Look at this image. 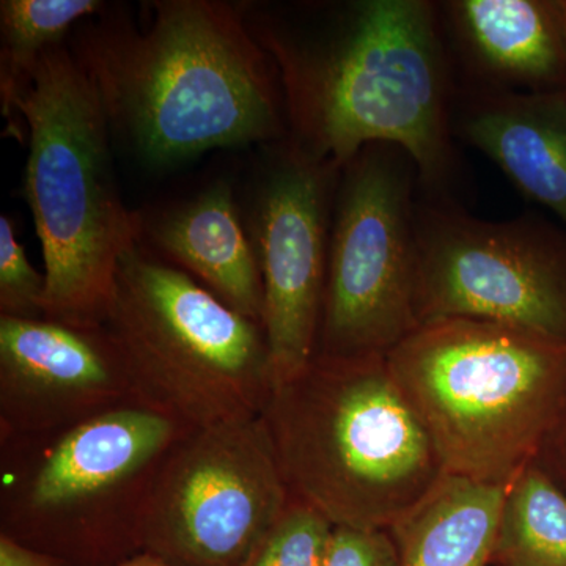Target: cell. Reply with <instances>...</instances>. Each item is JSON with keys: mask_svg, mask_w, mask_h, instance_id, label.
<instances>
[{"mask_svg": "<svg viewBox=\"0 0 566 566\" xmlns=\"http://www.w3.org/2000/svg\"><path fill=\"white\" fill-rule=\"evenodd\" d=\"M457 88L566 92L560 0L438 2Z\"/></svg>", "mask_w": 566, "mask_h": 566, "instance_id": "cell-13", "label": "cell"}, {"mask_svg": "<svg viewBox=\"0 0 566 566\" xmlns=\"http://www.w3.org/2000/svg\"><path fill=\"white\" fill-rule=\"evenodd\" d=\"M340 172L279 142L253 202L251 240L274 387L303 374L316 354Z\"/></svg>", "mask_w": 566, "mask_h": 566, "instance_id": "cell-11", "label": "cell"}, {"mask_svg": "<svg viewBox=\"0 0 566 566\" xmlns=\"http://www.w3.org/2000/svg\"><path fill=\"white\" fill-rule=\"evenodd\" d=\"M506 486L446 475L389 528L398 566H488Z\"/></svg>", "mask_w": 566, "mask_h": 566, "instance_id": "cell-16", "label": "cell"}, {"mask_svg": "<svg viewBox=\"0 0 566 566\" xmlns=\"http://www.w3.org/2000/svg\"><path fill=\"white\" fill-rule=\"evenodd\" d=\"M134 403L103 326L0 315V441L61 433Z\"/></svg>", "mask_w": 566, "mask_h": 566, "instance_id": "cell-12", "label": "cell"}, {"mask_svg": "<svg viewBox=\"0 0 566 566\" xmlns=\"http://www.w3.org/2000/svg\"><path fill=\"white\" fill-rule=\"evenodd\" d=\"M248 24L277 69L293 147L344 169L368 145H395L423 197L458 202L457 80L438 2H305Z\"/></svg>", "mask_w": 566, "mask_h": 566, "instance_id": "cell-1", "label": "cell"}, {"mask_svg": "<svg viewBox=\"0 0 566 566\" xmlns=\"http://www.w3.org/2000/svg\"><path fill=\"white\" fill-rule=\"evenodd\" d=\"M562 7V18H564V31H565V41H566V0H560Z\"/></svg>", "mask_w": 566, "mask_h": 566, "instance_id": "cell-25", "label": "cell"}, {"mask_svg": "<svg viewBox=\"0 0 566 566\" xmlns=\"http://www.w3.org/2000/svg\"><path fill=\"white\" fill-rule=\"evenodd\" d=\"M324 566H398V549L386 528L335 527Z\"/></svg>", "mask_w": 566, "mask_h": 566, "instance_id": "cell-21", "label": "cell"}, {"mask_svg": "<svg viewBox=\"0 0 566 566\" xmlns=\"http://www.w3.org/2000/svg\"><path fill=\"white\" fill-rule=\"evenodd\" d=\"M420 324L472 318L566 342V229L535 212L474 218L455 200L416 205Z\"/></svg>", "mask_w": 566, "mask_h": 566, "instance_id": "cell-10", "label": "cell"}, {"mask_svg": "<svg viewBox=\"0 0 566 566\" xmlns=\"http://www.w3.org/2000/svg\"><path fill=\"white\" fill-rule=\"evenodd\" d=\"M0 566H62L55 558L0 534Z\"/></svg>", "mask_w": 566, "mask_h": 566, "instance_id": "cell-23", "label": "cell"}, {"mask_svg": "<svg viewBox=\"0 0 566 566\" xmlns=\"http://www.w3.org/2000/svg\"><path fill=\"white\" fill-rule=\"evenodd\" d=\"M453 133L566 229V92L457 88Z\"/></svg>", "mask_w": 566, "mask_h": 566, "instance_id": "cell-14", "label": "cell"}, {"mask_svg": "<svg viewBox=\"0 0 566 566\" xmlns=\"http://www.w3.org/2000/svg\"><path fill=\"white\" fill-rule=\"evenodd\" d=\"M153 244L241 315L262 324L263 282L251 234L245 233L232 186L218 181L164 212L150 227Z\"/></svg>", "mask_w": 566, "mask_h": 566, "instance_id": "cell-15", "label": "cell"}, {"mask_svg": "<svg viewBox=\"0 0 566 566\" xmlns=\"http://www.w3.org/2000/svg\"><path fill=\"white\" fill-rule=\"evenodd\" d=\"M186 431L128 403L61 433L0 441V534L62 566H111L137 556L142 506Z\"/></svg>", "mask_w": 566, "mask_h": 566, "instance_id": "cell-6", "label": "cell"}, {"mask_svg": "<svg viewBox=\"0 0 566 566\" xmlns=\"http://www.w3.org/2000/svg\"><path fill=\"white\" fill-rule=\"evenodd\" d=\"M103 327L134 403L186 430L262 416L273 394L262 324L140 244L118 263Z\"/></svg>", "mask_w": 566, "mask_h": 566, "instance_id": "cell-7", "label": "cell"}, {"mask_svg": "<svg viewBox=\"0 0 566 566\" xmlns=\"http://www.w3.org/2000/svg\"><path fill=\"white\" fill-rule=\"evenodd\" d=\"M493 562L566 566V491L536 461L506 486Z\"/></svg>", "mask_w": 566, "mask_h": 566, "instance_id": "cell-17", "label": "cell"}, {"mask_svg": "<svg viewBox=\"0 0 566 566\" xmlns=\"http://www.w3.org/2000/svg\"><path fill=\"white\" fill-rule=\"evenodd\" d=\"M292 494L263 416L186 431L142 506V553L174 566H243Z\"/></svg>", "mask_w": 566, "mask_h": 566, "instance_id": "cell-9", "label": "cell"}, {"mask_svg": "<svg viewBox=\"0 0 566 566\" xmlns=\"http://www.w3.org/2000/svg\"><path fill=\"white\" fill-rule=\"evenodd\" d=\"M98 0H2L0 2V96L3 115L44 52L61 46L82 18L102 10Z\"/></svg>", "mask_w": 566, "mask_h": 566, "instance_id": "cell-18", "label": "cell"}, {"mask_svg": "<svg viewBox=\"0 0 566 566\" xmlns=\"http://www.w3.org/2000/svg\"><path fill=\"white\" fill-rule=\"evenodd\" d=\"M419 170L400 147H365L340 172L315 356L389 354L416 308Z\"/></svg>", "mask_w": 566, "mask_h": 566, "instance_id": "cell-8", "label": "cell"}, {"mask_svg": "<svg viewBox=\"0 0 566 566\" xmlns=\"http://www.w3.org/2000/svg\"><path fill=\"white\" fill-rule=\"evenodd\" d=\"M535 461L566 491V401Z\"/></svg>", "mask_w": 566, "mask_h": 566, "instance_id": "cell-22", "label": "cell"}, {"mask_svg": "<svg viewBox=\"0 0 566 566\" xmlns=\"http://www.w3.org/2000/svg\"><path fill=\"white\" fill-rule=\"evenodd\" d=\"M111 566H174L161 560V558L151 556V554L140 553L137 556L128 558V560L120 562L117 565Z\"/></svg>", "mask_w": 566, "mask_h": 566, "instance_id": "cell-24", "label": "cell"}, {"mask_svg": "<svg viewBox=\"0 0 566 566\" xmlns=\"http://www.w3.org/2000/svg\"><path fill=\"white\" fill-rule=\"evenodd\" d=\"M29 128L24 193L44 259V316L103 326L118 263L144 221L123 203L98 85L65 48L44 52L11 103Z\"/></svg>", "mask_w": 566, "mask_h": 566, "instance_id": "cell-4", "label": "cell"}, {"mask_svg": "<svg viewBox=\"0 0 566 566\" xmlns=\"http://www.w3.org/2000/svg\"><path fill=\"white\" fill-rule=\"evenodd\" d=\"M46 279L29 262L9 216H0V315L44 318Z\"/></svg>", "mask_w": 566, "mask_h": 566, "instance_id": "cell-20", "label": "cell"}, {"mask_svg": "<svg viewBox=\"0 0 566 566\" xmlns=\"http://www.w3.org/2000/svg\"><path fill=\"white\" fill-rule=\"evenodd\" d=\"M447 475L509 486L566 401V342L509 324L442 318L387 354Z\"/></svg>", "mask_w": 566, "mask_h": 566, "instance_id": "cell-5", "label": "cell"}, {"mask_svg": "<svg viewBox=\"0 0 566 566\" xmlns=\"http://www.w3.org/2000/svg\"><path fill=\"white\" fill-rule=\"evenodd\" d=\"M80 59L111 126L151 166L286 139L277 69L230 3L153 2L147 28L98 29Z\"/></svg>", "mask_w": 566, "mask_h": 566, "instance_id": "cell-2", "label": "cell"}, {"mask_svg": "<svg viewBox=\"0 0 566 566\" xmlns=\"http://www.w3.org/2000/svg\"><path fill=\"white\" fill-rule=\"evenodd\" d=\"M290 494L335 527L386 528L444 479L387 356H315L263 411Z\"/></svg>", "mask_w": 566, "mask_h": 566, "instance_id": "cell-3", "label": "cell"}, {"mask_svg": "<svg viewBox=\"0 0 566 566\" xmlns=\"http://www.w3.org/2000/svg\"><path fill=\"white\" fill-rule=\"evenodd\" d=\"M334 528L318 510L292 495L243 566H324Z\"/></svg>", "mask_w": 566, "mask_h": 566, "instance_id": "cell-19", "label": "cell"}]
</instances>
